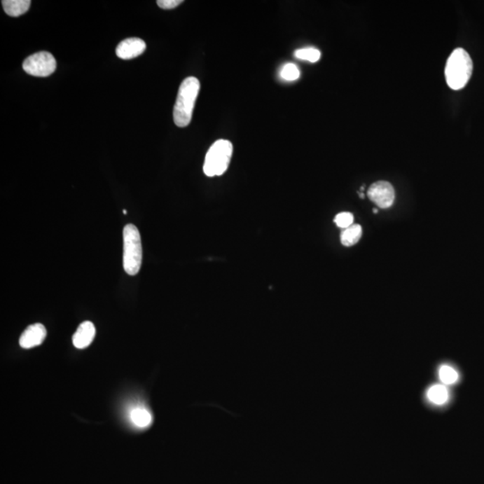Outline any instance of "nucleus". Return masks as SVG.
Returning <instances> with one entry per match:
<instances>
[{
	"label": "nucleus",
	"mask_w": 484,
	"mask_h": 484,
	"mask_svg": "<svg viewBox=\"0 0 484 484\" xmlns=\"http://www.w3.org/2000/svg\"><path fill=\"white\" fill-rule=\"evenodd\" d=\"M200 90V83L193 76L186 78L181 83L173 110V120L176 126L185 127L191 123Z\"/></svg>",
	"instance_id": "1"
},
{
	"label": "nucleus",
	"mask_w": 484,
	"mask_h": 484,
	"mask_svg": "<svg viewBox=\"0 0 484 484\" xmlns=\"http://www.w3.org/2000/svg\"><path fill=\"white\" fill-rule=\"evenodd\" d=\"M473 60L462 48L450 54L445 67V78L452 90H461L469 82L473 73Z\"/></svg>",
	"instance_id": "2"
},
{
	"label": "nucleus",
	"mask_w": 484,
	"mask_h": 484,
	"mask_svg": "<svg viewBox=\"0 0 484 484\" xmlns=\"http://www.w3.org/2000/svg\"><path fill=\"white\" fill-rule=\"evenodd\" d=\"M142 243L139 229L127 224L123 230V268L126 273L136 275L142 265Z\"/></svg>",
	"instance_id": "3"
},
{
	"label": "nucleus",
	"mask_w": 484,
	"mask_h": 484,
	"mask_svg": "<svg viewBox=\"0 0 484 484\" xmlns=\"http://www.w3.org/2000/svg\"><path fill=\"white\" fill-rule=\"evenodd\" d=\"M233 146L228 140L219 139L211 146L205 158L204 173L207 177L223 175L229 167Z\"/></svg>",
	"instance_id": "4"
},
{
	"label": "nucleus",
	"mask_w": 484,
	"mask_h": 484,
	"mask_svg": "<svg viewBox=\"0 0 484 484\" xmlns=\"http://www.w3.org/2000/svg\"><path fill=\"white\" fill-rule=\"evenodd\" d=\"M57 63L53 54L41 51L28 57L22 64V69L29 75L46 78L55 72Z\"/></svg>",
	"instance_id": "5"
},
{
	"label": "nucleus",
	"mask_w": 484,
	"mask_h": 484,
	"mask_svg": "<svg viewBox=\"0 0 484 484\" xmlns=\"http://www.w3.org/2000/svg\"><path fill=\"white\" fill-rule=\"evenodd\" d=\"M395 191L393 186L387 181L375 182L368 191V197L378 207L386 209L395 201Z\"/></svg>",
	"instance_id": "6"
},
{
	"label": "nucleus",
	"mask_w": 484,
	"mask_h": 484,
	"mask_svg": "<svg viewBox=\"0 0 484 484\" xmlns=\"http://www.w3.org/2000/svg\"><path fill=\"white\" fill-rule=\"evenodd\" d=\"M47 336V330L43 324L36 323L29 326L19 339L22 348L30 349L43 344Z\"/></svg>",
	"instance_id": "7"
},
{
	"label": "nucleus",
	"mask_w": 484,
	"mask_h": 484,
	"mask_svg": "<svg viewBox=\"0 0 484 484\" xmlns=\"http://www.w3.org/2000/svg\"><path fill=\"white\" fill-rule=\"evenodd\" d=\"M146 49L145 41L139 38H128L118 45L116 54L121 60H132L144 53Z\"/></svg>",
	"instance_id": "8"
},
{
	"label": "nucleus",
	"mask_w": 484,
	"mask_h": 484,
	"mask_svg": "<svg viewBox=\"0 0 484 484\" xmlns=\"http://www.w3.org/2000/svg\"><path fill=\"white\" fill-rule=\"evenodd\" d=\"M95 326L91 321L80 324L73 336V345L78 349H85L92 344L95 336Z\"/></svg>",
	"instance_id": "9"
},
{
	"label": "nucleus",
	"mask_w": 484,
	"mask_h": 484,
	"mask_svg": "<svg viewBox=\"0 0 484 484\" xmlns=\"http://www.w3.org/2000/svg\"><path fill=\"white\" fill-rule=\"evenodd\" d=\"M31 3L30 0H3L2 6L6 15L18 18L29 11Z\"/></svg>",
	"instance_id": "10"
},
{
	"label": "nucleus",
	"mask_w": 484,
	"mask_h": 484,
	"mask_svg": "<svg viewBox=\"0 0 484 484\" xmlns=\"http://www.w3.org/2000/svg\"><path fill=\"white\" fill-rule=\"evenodd\" d=\"M362 229L359 224H352V226L343 230L341 234L342 244L345 247H351L357 244L360 240Z\"/></svg>",
	"instance_id": "11"
},
{
	"label": "nucleus",
	"mask_w": 484,
	"mask_h": 484,
	"mask_svg": "<svg viewBox=\"0 0 484 484\" xmlns=\"http://www.w3.org/2000/svg\"><path fill=\"white\" fill-rule=\"evenodd\" d=\"M428 399L435 405L441 406L448 402V391L442 385H434L428 391Z\"/></svg>",
	"instance_id": "12"
},
{
	"label": "nucleus",
	"mask_w": 484,
	"mask_h": 484,
	"mask_svg": "<svg viewBox=\"0 0 484 484\" xmlns=\"http://www.w3.org/2000/svg\"><path fill=\"white\" fill-rule=\"evenodd\" d=\"M131 420L139 428H146L152 423V415L145 408H134L131 412Z\"/></svg>",
	"instance_id": "13"
},
{
	"label": "nucleus",
	"mask_w": 484,
	"mask_h": 484,
	"mask_svg": "<svg viewBox=\"0 0 484 484\" xmlns=\"http://www.w3.org/2000/svg\"><path fill=\"white\" fill-rule=\"evenodd\" d=\"M294 56L298 60H307V62L315 63L319 62L320 57H321V53L316 48H304V49L295 51Z\"/></svg>",
	"instance_id": "14"
},
{
	"label": "nucleus",
	"mask_w": 484,
	"mask_h": 484,
	"mask_svg": "<svg viewBox=\"0 0 484 484\" xmlns=\"http://www.w3.org/2000/svg\"><path fill=\"white\" fill-rule=\"evenodd\" d=\"M440 379L445 385L456 383L458 380V373L454 368L444 365L440 368Z\"/></svg>",
	"instance_id": "15"
},
{
	"label": "nucleus",
	"mask_w": 484,
	"mask_h": 484,
	"mask_svg": "<svg viewBox=\"0 0 484 484\" xmlns=\"http://www.w3.org/2000/svg\"><path fill=\"white\" fill-rule=\"evenodd\" d=\"M281 78L286 81H295L300 76V69L293 63H287L282 67L280 72Z\"/></svg>",
	"instance_id": "16"
},
{
	"label": "nucleus",
	"mask_w": 484,
	"mask_h": 484,
	"mask_svg": "<svg viewBox=\"0 0 484 484\" xmlns=\"http://www.w3.org/2000/svg\"><path fill=\"white\" fill-rule=\"evenodd\" d=\"M335 223L339 228L345 230L354 224V216L348 212H343L335 217Z\"/></svg>",
	"instance_id": "17"
},
{
	"label": "nucleus",
	"mask_w": 484,
	"mask_h": 484,
	"mask_svg": "<svg viewBox=\"0 0 484 484\" xmlns=\"http://www.w3.org/2000/svg\"><path fill=\"white\" fill-rule=\"evenodd\" d=\"M182 2H184L182 0H158V1H157V5H158L160 8L168 11V9L177 8Z\"/></svg>",
	"instance_id": "18"
},
{
	"label": "nucleus",
	"mask_w": 484,
	"mask_h": 484,
	"mask_svg": "<svg viewBox=\"0 0 484 484\" xmlns=\"http://www.w3.org/2000/svg\"><path fill=\"white\" fill-rule=\"evenodd\" d=\"M373 211H374V214H377V213H378V210H377V209H374Z\"/></svg>",
	"instance_id": "19"
},
{
	"label": "nucleus",
	"mask_w": 484,
	"mask_h": 484,
	"mask_svg": "<svg viewBox=\"0 0 484 484\" xmlns=\"http://www.w3.org/2000/svg\"><path fill=\"white\" fill-rule=\"evenodd\" d=\"M123 214H127V210H124V211H123Z\"/></svg>",
	"instance_id": "20"
}]
</instances>
